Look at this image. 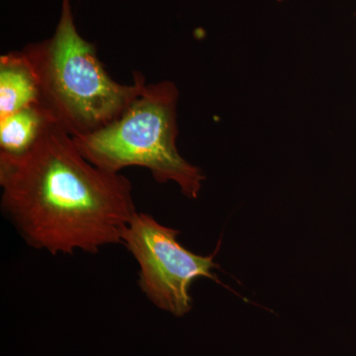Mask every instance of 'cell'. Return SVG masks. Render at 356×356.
Returning <instances> with one entry per match:
<instances>
[{
    "label": "cell",
    "mask_w": 356,
    "mask_h": 356,
    "mask_svg": "<svg viewBox=\"0 0 356 356\" xmlns=\"http://www.w3.org/2000/svg\"><path fill=\"white\" fill-rule=\"evenodd\" d=\"M179 231L161 224L151 215L139 213L133 217L122 235V243L139 266L140 291L151 303L175 317L191 312V287L193 281L208 278L213 273L220 247L203 257L185 248L177 241Z\"/></svg>",
    "instance_id": "4"
},
{
    "label": "cell",
    "mask_w": 356,
    "mask_h": 356,
    "mask_svg": "<svg viewBox=\"0 0 356 356\" xmlns=\"http://www.w3.org/2000/svg\"><path fill=\"white\" fill-rule=\"evenodd\" d=\"M355 15H356V14H355Z\"/></svg>",
    "instance_id": "7"
},
{
    "label": "cell",
    "mask_w": 356,
    "mask_h": 356,
    "mask_svg": "<svg viewBox=\"0 0 356 356\" xmlns=\"http://www.w3.org/2000/svg\"><path fill=\"white\" fill-rule=\"evenodd\" d=\"M51 122L40 104L30 105L0 120V156H24L38 142Z\"/></svg>",
    "instance_id": "6"
},
{
    "label": "cell",
    "mask_w": 356,
    "mask_h": 356,
    "mask_svg": "<svg viewBox=\"0 0 356 356\" xmlns=\"http://www.w3.org/2000/svg\"><path fill=\"white\" fill-rule=\"evenodd\" d=\"M178 97L172 81L147 84L118 118L95 132L72 137L74 144L105 172L145 168L159 184L175 182L187 198L196 199L205 175L178 152Z\"/></svg>",
    "instance_id": "3"
},
{
    "label": "cell",
    "mask_w": 356,
    "mask_h": 356,
    "mask_svg": "<svg viewBox=\"0 0 356 356\" xmlns=\"http://www.w3.org/2000/svg\"><path fill=\"white\" fill-rule=\"evenodd\" d=\"M22 51L38 79L39 104L72 137L111 123L147 84L140 72H135L132 84L117 83L107 74L95 47L77 31L70 0H63L53 36Z\"/></svg>",
    "instance_id": "2"
},
{
    "label": "cell",
    "mask_w": 356,
    "mask_h": 356,
    "mask_svg": "<svg viewBox=\"0 0 356 356\" xmlns=\"http://www.w3.org/2000/svg\"><path fill=\"white\" fill-rule=\"evenodd\" d=\"M36 74L23 51L0 58V120L33 104H39Z\"/></svg>",
    "instance_id": "5"
},
{
    "label": "cell",
    "mask_w": 356,
    "mask_h": 356,
    "mask_svg": "<svg viewBox=\"0 0 356 356\" xmlns=\"http://www.w3.org/2000/svg\"><path fill=\"white\" fill-rule=\"evenodd\" d=\"M0 186L2 212L16 231L53 255L121 243L138 212L130 180L92 165L54 122L24 156H0Z\"/></svg>",
    "instance_id": "1"
}]
</instances>
